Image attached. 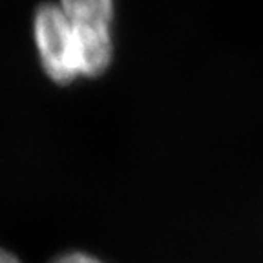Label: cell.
Segmentation results:
<instances>
[{"label": "cell", "mask_w": 263, "mask_h": 263, "mask_svg": "<svg viewBox=\"0 0 263 263\" xmlns=\"http://www.w3.org/2000/svg\"><path fill=\"white\" fill-rule=\"evenodd\" d=\"M33 37L44 73L59 84L81 75V57L68 16L59 4H42L33 16Z\"/></svg>", "instance_id": "6da1fadb"}, {"label": "cell", "mask_w": 263, "mask_h": 263, "mask_svg": "<svg viewBox=\"0 0 263 263\" xmlns=\"http://www.w3.org/2000/svg\"><path fill=\"white\" fill-rule=\"evenodd\" d=\"M59 6L71 22L111 26L114 0H59Z\"/></svg>", "instance_id": "7a4b0ae2"}, {"label": "cell", "mask_w": 263, "mask_h": 263, "mask_svg": "<svg viewBox=\"0 0 263 263\" xmlns=\"http://www.w3.org/2000/svg\"><path fill=\"white\" fill-rule=\"evenodd\" d=\"M51 263H104V261L91 254H86V252H68V254H62L61 258H57Z\"/></svg>", "instance_id": "3957f363"}, {"label": "cell", "mask_w": 263, "mask_h": 263, "mask_svg": "<svg viewBox=\"0 0 263 263\" xmlns=\"http://www.w3.org/2000/svg\"><path fill=\"white\" fill-rule=\"evenodd\" d=\"M0 263H21V259L16 258L15 254H11L9 251L0 247Z\"/></svg>", "instance_id": "277c9868"}]
</instances>
